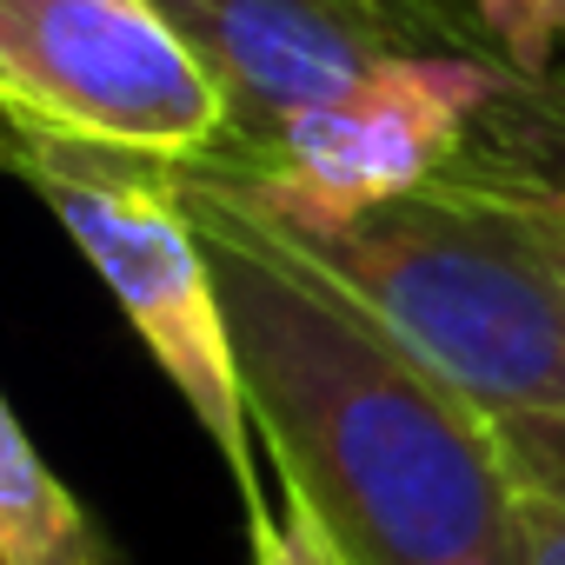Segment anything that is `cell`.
<instances>
[{
    "instance_id": "cell-1",
    "label": "cell",
    "mask_w": 565,
    "mask_h": 565,
    "mask_svg": "<svg viewBox=\"0 0 565 565\" xmlns=\"http://www.w3.org/2000/svg\"><path fill=\"white\" fill-rule=\"evenodd\" d=\"M253 439L347 565H519L499 426L373 327L273 226L186 180Z\"/></svg>"
},
{
    "instance_id": "cell-2",
    "label": "cell",
    "mask_w": 565,
    "mask_h": 565,
    "mask_svg": "<svg viewBox=\"0 0 565 565\" xmlns=\"http://www.w3.org/2000/svg\"><path fill=\"white\" fill-rule=\"evenodd\" d=\"M287 246L492 426L565 419V253L525 213L433 180Z\"/></svg>"
},
{
    "instance_id": "cell-3",
    "label": "cell",
    "mask_w": 565,
    "mask_h": 565,
    "mask_svg": "<svg viewBox=\"0 0 565 565\" xmlns=\"http://www.w3.org/2000/svg\"><path fill=\"white\" fill-rule=\"evenodd\" d=\"M0 167L21 173L47 200V213L67 226L81 259L114 294L120 320L140 333L153 366L173 380V393L186 399V413L226 459L239 505L259 512L266 492L253 466V419H246L239 373H233V333L220 307L213 253L186 206L180 167L28 140V134H0Z\"/></svg>"
},
{
    "instance_id": "cell-4",
    "label": "cell",
    "mask_w": 565,
    "mask_h": 565,
    "mask_svg": "<svg viewBox=\"0 0 565 565\" xmlns=\"http://www.w3.org/2000/svg\"><path fill=\"white\" fill-rule=\"evenodd\" d=\"M0 127L200 167L226 140V94L160 0H0Z\"/></svg>"
},
{
    "instance_id": "cell-5",
    "label": "cell",
    "mask_w": 565,
    "mask_h": 565,
    "mask_svg": "<svg viewBox=\"0 0 565 565\" xmlns=\"http://www.w3.org/2000/svg\"><path fill=\"white\" fill-rule=\"evenodd\" d=\"M492 81L499 74L466 54H393L266 147H226L180 173L287 239H327L433 186L459 160Z\"/></svg>"
},
{
    "instance_id": "cell-6",
    "label": "cell",
    "mask_w": 565,
    "mask_h": 565,
    "mask_svg": "<svg viewBox=\"0 0 565 565\" xmlns=\"http://www.w3.org/2000/svg\"><path fill=\"white\" fill-rule=\"evenodd\" d=\"M226 94V147H266L393 54H433L373 0H160Z\"/></svg>"
},
{
    "instance_id": "cell-7",
    "label": "cell",
    "mask_w": 565,
    "mask_h": 565,
    "mask_svg": "<svg viewBox=\"0 0 565 565\" xmlns=\"http://www.w3.org/2000/svg\"><path fill=\"white\" fill-rule=\"evenodd\" d=\"M439 180L525 213L565 253V67H552L545 81L499 74L486 107L472 114L459 160Z\"/></svg>"
},
{
    "instance_id": "cell-8",
    "label": "cell",
    "mask_w": 565,
    "mask_h": 565,
    "mask_svg": "<svg viewBox=\"0 0 565 565\" xmlns=\"http://www.w3.org/2000/svg\"><path fill=\"white\" fill-rule=\"evenodd\" d=\"M0 558L8 565H120L94 512L54 479L21 413L0 393Z\"/></svg>"
},
{
    "instance_id": "cell-9",
    "label": "cell",
    "mask_w": 565,
    "mask_h": 565,
    "mask_svg": "<svg viewBox=\"0 0 565 565\" xmlns=\"http://www.w3.org/2000/svg\"><path fill=\"white\" fill-rule=\"evenodd\" d=\"M479 28L499 74L545 81L565 54V0H479Z\"/></svg>"
},
{
    "instance_id": "cell-10",
    "label": "cell",
    "mask_w": 565,
    "mask_h": 565,
    "mask_svg": "<svg viewBox=\"0 0 565 565\" xmlns=\"http://www.w3.org/2000/svg\"><path fill=\"white\" fill-rule=\"evenodd\" d=\"M373 8H380L386 21H399L419 47H433V54H466V61H479V67L499 74L492 41H486V28H479V0H373Z\"/></svg>"
},
{
    "instance_id": "cell-11",
    "label": "cell",
    "mask_w": 565,
    "mask_h": 565,
    "mask_svg": "<svg viewBox=\"0 0 565 565\" xmlns=\"http://www.w3.org/2000/svg\"><path fill=\"white\" fill-rule=\"evenodd\" d=\"M246 532H253V565H347V552L287 499V512H246Z\"/></svg>"
},
{
    "instance_id": "cell-12",
    "label": "cell",
    "mask_w": 565,
    "mask_h": 565,
    "mask_svg": "<svg viewBox=\"0 0 565 565\" xmlns=\"http://www.w3.org/2000/svg\"><path fill=\"white\" fill-rule=\"evenodd\" d=\"M499 446H505L512 479L565 499V419H505L499 426Z\"/></svg>"
},
{
    "instance_id": "cell-13",
    "label": "cell",
    "mask_w": 565,
    "mask_h": 565,
    "mask_svg": "<svg viewBox=\"0 0 565 565\" xmlns=\"http://www.w3.org/2000/svg\"><path fill=\"white\" fill-rule=\"evenodd\" d=\"M512 539H519V565H565V499H552V492L519 479Z\"/></svg>"
},
{
    "instance_id": "cell-14",
    "label": "cell",
    "mask_w": 565,
    "mask_h": 565,
    "mask_svg": "<svg viewBox=\"0 0 565 565\" xmlns=\"http://www.w3.org/2000/svg\"><path fill=\"white\" fill-rule=\"evenodd\" d=\"M558 67H565V54H558Z\"/></svg>"
},
{
    "instance_id": "cell-15",
    "label": "cell",
    "mask_w": 565,
    "mask_h": 565,
    "mask_svg": "<svg viewBox=\"0 0 565 565\" xmlns=\"http://www.w3.org/2000/svg\"><path fill=\"white\" fill-rule=\"evenodd\" d=\"M0 565H8V558H0Z\"/></svg>"
}]
</instances>
